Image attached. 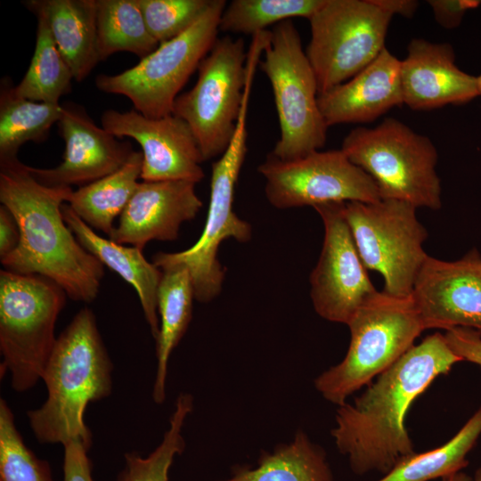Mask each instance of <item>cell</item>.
<instances>
[{
    "label": "cell",
    "mask_w": 481,
    "mask_h": 481,
    "mask_svg": "<svg viewBox=\"0 0 481 481\" xmlns=\"http://www.w3.org/2000/svg\"><path fill=\"white\" fill-rule=\"evenodd\" d=\"M460 362L444 335L434 333L412 346L353 403L338 406L330 435L355 474L384 475L416 452L405 424L409 409Z\"/></svg>",
    "instance_id": "cell-1"
},
{
    "label": "cell",
    "mask_w": 481,
    "mask_h": 481,
    "mask_svg": "<svg viewBox=\"0 0 481 481\" xmlns=\"http://www.w3.org/2000/svg\"><path fill=\"white\" fill-rule=\"evenodd\" d=\"M72 191L38 183L19 159L0 162V201L20 228L18 247L1 263L12 273L44 276L70 299L90 303L99 293L104 265L64 221L61 207Z\"/></svg>",
    "instance_id": "cell-2"
},
{
    "label": "cell",
    "mask_w": 481,
    "mask_h": 481,
    "mask_svg": "<svg viewBox=\"0 0 481 481\" xmlns=\"http://www.w3.org/2000/svg\"><path fill=\"white\" fill-rule=\"evenodd\" d=\"M112 371L96 318L84 307L56 338L42 376L45 402L27 412L38 442L64 446L75 441L89 451L92 434L85 423L86 408L110 395Z\"/></svg>",
    "instance_id": "cell-3"
},
{
    "label": "cell",
    "mask_w": 481,
    "mask_h": 481,
    "mask_svg": "<svg viewBox=\"0 0 481 481\" xmlns=\"http://www.w3.org/2000/svg\"><path fill=\"white\" fill-rule=\"evenodd\" d=\"M351 339L343 360L314 381L322 396L340 406L390 368L425 330L412 297L376 291L346 324Z\"/></svg>",
    "instance_id": "cell-4"
},
{
    "label": "cell",
    "mask_w": 481,
    "mask_h": 481,
    "mask_svg": "<svg viewBox=\"0 0 481 481\" xmlns=\"http://www.w3.org/2000/svg\"><path fill=\"white\" fill-rule=\"evenodd\" d=\"M66 297L44 276L0 271L1 374L9 372L16 392L28 391L42 379Z\"/></svg>",
    "instance_id": "cell-5"
},
{
    "label": "cell",
    "mask_w": 481,
    "mask_h": 481,
    "mask_svg": "<svg viewBox=\"0 0 481 481\" xmlns=\"http://www.w3.org/2000/svg\"><path fill=\"white\" fill-rule=\"evenodd\" d=\"M341 150L374 180L381 200L441 208L437 151L428 137L402 121L387 118L375 127H355L344 138Z\"/></svg>",
    "instance_id": "cell-6"
},
{
    "label": "cell",
    "mask_w": 481,
    "mask_h": 481,
    "mask_svg": "<svg viewBox=\"0 0 481 481\" xmlns=\"http://www.w3.org/2000/svg\"><path fill=\"white\" fill-rule=\"evenodd\" d=\"M259 61L270 81L280 126V137L271 153L293 160L319 151L328 126L318 105V86L292 20L273 27Z\"/></svg>",
    "instance_id": "cell-7"
},
{
    "label": "cell",
    "mask_w": 481,
    "mask_h": 481,
    "mask_svg": "<svg viewBox=\"0 0 481 481\" xmlns=\"http://www.w3.org/2000/svg\"><path fill=\"white\" fill-rule=\"evenodd\" d=\"M226 4L224 0H212L205 13L183 34L159 44L123 72L98 75L95 86L103 93L126 96L147 118L172 114L180 91L218 38Z\"/></svg>",
    "instance_id": "cell-8"
},
{
    "label": "cell",
    "mask_w": 481,
    "mask_h": 481,
    "mask_svg": "<svg viewBox=\"0 0 481 481\" xmlns=\"http://www.w3.org/2000/svg\"><path fill=\"white\" fill-rule=\"evenodd\" d=\"M249 99L244 98L234 135L225 151L212 164L210 199L207 221L199 240L189 249L175 253L158 252L152 263L162 270L183 265L190 273L195 299L213 300L221 291L224 269L217 253L222 241L233 238L246 242L251 239V225L234 213L235 186L247 154V116Z\"/></svg>",
    "instance_id": "cell-9"
},
{
    "label": "cell",
    "mask_w": 481,
    "mask_h": 481,
    "mask_svg": "<svg viewBox=\"0 0 481 481\" xmlns=\"http://www.w3.org/2000/svg\"><path fill=\"white\" fill-rule=\"evenodd\" d=\"M393 15L372 0H326L308 20L306 54L319 94L349 80L386 47Z\"/></svg>",
    "instance_id": "cell-10"
},
{
    "label": "cell",
    "mask_w": 481,
    "mask_h": 481,
    "mask_svg": "<svg viewBox=\"0 0 481 481\" xmlns=\"http://www.w3.org/2000/svg\"><path fill=\"white\" fill-rule=\"evenodd\" d=\"M416 208L396 200L346 201L345 216L366 269L379 272L383 291L410 297L428 255L423 249L428 232Z\"/></svg>",
    "instance_id": "cell-11"
},
{
    "label": "cell",
    "mask_w": 481,
    "mask_h": 481,
    "mask_svg": "<svg viewBox=\"0 0 481 481\" xmlns=\"http://www.w3.org/2000/svg\"><path fill=\"white\" fill-rule=\"evenodd\" d=\"M242 38H217L198 67L194 86L175 99L174 115L192 129L204 161L220 157L237 126L247 80Z\"/></svg>",
    "instance_id": "cell-12"
},
{
    "label": "cell",
    "mask_w": 481,
    "mask_h": 481,
    "mask_svg": "<svg viewBox=\"0 0 481 481\" xmlns=\"http://www.w3.org/2000/svg\"><path fill=\"white\" fill-rule=\"evenodd\" d=\"M257 170L265 180L266 199L277 208L381 200L374 180L341 149L315 151L293 160L270 152Z\"/></svg>",
    "instance_id": "cell-13"
},
{
    "label": "cell",
    "mask_w": 481,
    "mask_h": 481,
    "mask_svg": "<svg viewBox=\"0 0 481 481\" xmlns=\"http://www.w3.org/2000/svg\"><path fill=\"white\" fill-rule=\"evenodd\" d=\"M345 202L314 206L324 225L318 263L310 276L311 299L323 319L347 324L377 289L371 283L345 216Z\"/></svg>",
    "instance_id": "cell-14"
},
{
    "label": "cell",
    "mask_w": 481,
    "mask_h": 481,
    "mask_svg": "<svg viewBox=\"0 0 481 481\" xmlns=\"http://www.w3.org/2000/svg\"><path fill=\"white\" fill-rule=\"evenodd\" d=\"M102 126L118 139L132 138L142 148L143 181L183 180L200 182L204 161L197 140L181 118L170 114L159 118L143 116L136 110H107Z\"/></svg>",
    "instance_id": "cell-15"
},
{
    "label": "cell",
    "mask_w": 481,
    "mask_h": 481,
    "mask_svg": "<svg viewBox=\"0 0 481 481\" xmlns=\"http://www.w3.org/2000/svg\"><path fill=\"white\" fill-rule=\"evenodd\" d=\"M411 297L424 329L469 328L481 331V255L472 249L461 258L425 260Z\"/></svg>",
    "instance_id": "cell-16"
},
{
    "label": "cell",
    "mask_w": 481,
    "mask_h": 481,
    "mask_svg": "<svg viewBox=\"0 0 481 481\" xmlns=\"http://www.w3.org/2000/svg\"><path fill=\"white\" fill-rule=\"evenodd\" d=\"M57 126L65 143L62 161L51 168L27 166L32 176L45 186L86 185L119 169L133 151L129 142L118 141L95 125L77 104H62Z\"/></svg>",
    "instance_id": "cell-17"
},
{
    "label": "cell",
    "mask_w": 481,
    "mask_h": 481,
    "mask_svg": "<svg viewBox=\"0 0 481 481\" xmlns=\"http://www.w3.org/2000/svg\"><path fill=\"white\" fill-rule=\"evenodd\" d=\"M195 185L183 180L140 182L109 239L142 250L151 240H175L181 224L202 207Z\"/></svg>",
    "instance_id": "cell-18"
},
{
    "label": "cell",
    "mask_w": 481,
    "mask_h": 481,
    "mask_svg": "<svg viewBox=\"0 0 481 481\" xmlns=\"http://www.w3.org/2000/svg\"><path fill=\"white\" fill-rule=\"evenodd\" d=\"M400 76L404 104L413 110L466 104L479 96L477 76L459 69L448 43L412 39Z\"/></svg>",
    "instance_id": "cell-19"
},
{
    "label": "cell",
    "mask_w": 481,
    "mask_h": 481,
    "mask_svg": "<svg viewBox=\"0 0 481 481\" xmlns=\"http://www.w3.org/2000/svg\"><path fill=\"white\" fill-rule=\"evenodd\" d=\"M400 64L385 47L358 74L319 94L318 105L327 126L371 122L403 105Z\"/></svg>",
    "instance_id": "cell-20"
},
{
    "label": "cell",
    "mask_w": 481,
    "mask_h": 481,
    "mask_svg": "<svg viewBox=\"0 0 481 481\" xmlns=\"http://www.w3.org/2000/svg\"><path fill=\"white\" fill-rule=\"evenodd\" d=\"M61 212L65 223L81 246L134 287L156 341L159 333L157 293L162 272L146 260L142 249L126 247L99 235L76 215L68 203L62 205Z\"/></svg>",
    "instance_id": "cell-21"
},
{
    "label": "cell",
    "mask_w": 481,
    "mask_h": 481,
    "mask_svg": "<svg viewBox=\"0 0 481 481\" xmlns=\"http://www.w3.org/2000/svg\"><path fill=\"white\" fill-rule=\"evenodd\" d=\"M23 4L45 19L74 80H85L99 62L96 0H28Z\"/></svg>",
    "instance_id": "cell-22"
},
{
    "label": "cell",
    "mask_w": 481,
    "mask_h": 481,
    "mask_svg": "<svg viewBox=\"0 0 481 481\" xmlns=\"http://www.w3.org/2000/svg\"><path fill=\"white\" fill-rule=\"evenodd\" d=\"M160 271L157 293L159 333L156 340L157 370L152 387V399L158 404L166 399L169 358L189 326L195 298L192 280L184 266L172 265Z\"/></svg>",
    "instance_id": "cell-23"
},
{
    "label": "cell",
    "mask_w": 481,
    "mask_h": 481,
    "mask_svg": "<svg viewBox=\"0 0 481 481\" xmlns=\"http://www.w3.org/2000/svg\"><path fill=\"white\" fill-rule=\"evenodd\" d=\"M142 168L143 153L133 151L114 173L72 191L67 203L91 228L109 236L140 183Z\"/></svg>",
    "instance_id": "cell-24"
},
{
    "label": "cell",
    "mask_w": 481,
    "mask_h": 481,
    "mask_svg": "<svg viewBox=\"0 0 481 481\" xmlns=\"http://www.w3.org/2000/svg\"><path fill=\"white\" fill-rule=\"evenodd\" d=\"M220 481H334L324 450L298 430L292 441L260 456L256 468H240Z\"/></svg>",
    "instance_id": "cell-25"
},
{
    "label": "cell",
    "mask_w": 481,
    "mask_h": 481,
    "mask_svg": "<svg viewBox=\"0 0 481 481\" xmlns=\"http://www.w3.org/2000/svg\"><path fill=\"white\" fill-rule=\"evenodd\" d=\"M62 113V104H48L20 96L9 77L0 88V162L17 159L19 149L28 142L47 138Z\"/></svg>",
    "instance_id": "cell-26"
},
{
    "label": "cell",
    "mask_w": 481,
    "mask_h": 481,
    "mask_svg": "<svg viewBox=\"0 0 481 481\" xmlns=\"http://www.w3.org/2000/svg\"><path fill=\"white\" fill-rule=\"evenodd\" d=\"M159 43L150 34L137 0H96V47L99 61L118 52L141 59Z\"/></svg>",
    "instance_id": "cell-27"
},
{
    "label": "cell",
    "mask_w": 481,
    "mask_h": 481,
    "mask_svg": "<svg viewBox=\"0 0 481 481\" xmlns=\"http://www.w3.org/2000/svg\"><path fill=\"white\" fill-rule=\"evenodd\" d=\"M481 436V406L444 444L414 452L377 481H431L458 473L469 465L467 455Z\"/></svg>",
    "instance_id": "cell-28"
},
{
    "label": "cell",
    "mask_w": 481,
    "mask_h": 481,
    "mask_svg": "<svg viewBox=\"0 0 481 481\" xmlns=\"http://www.w3.org/2000/svg\"><path fill=\"white\" fill-rule=\"evenodd\" d=\"M37 19L33 56L24 77L15 86L26 99L48 104H60V99L71 91L72 72L58 50L49 27L41 16Z\"/></svg>",
    "instance_id": "cell-29"
},
{
    "label": "cell",
    "mask_w": 481,
    "mask_h": 481,
    "mask_svg": "<svg viewBox=\"0 0 481 481\" xmlns=\"http://www.w3.org/2000/svg\"><path fill=\"white\" fill-rule=\"evenodd\" d=\"M326 0H232L226 4L219 30L253 36L266 28L302 17L309 20Z\"/></svg>",
    "instance_id": "cell-30"
},
{
    "label": "cell",
    "mask_w": 481,
    "mask_h": 481,
    "mask_svg": "<svg viewBox=\"0 0 481 481\" xmlns=\"http://www.w3.org/2000/svg\"><path fill=\"white\" fill-rule=\"evenodd\" d=\"M192 410V395L181 393L160 444L146 457L135 452L126 453L125 466L118 481H168L169 469L175 458L184 451L183 428Z\"/></svg>",
    "instance_id": "cell-31"
},
{
    "label": "cell",
    "mask_w": 481,
    "mask_h": 481,
    "mask_svg": "<svg viewBox=\"0 0 481 481\" xmlns=\"http://www.w3.org/2000/svg\"><path fill=\"white\" fill-rule=\"evenodd\" d=\"M0 481H53L47 462L24 444L4 399L0 400Z\"/></svg>",
    "instance_id": "cell-32"
},
{
    "label": "cell",
    "mask_w": 481,
    "mask_h": 481,
    "mask_svg": "<svg viewBox=\"0 0 481 481\" xmlns=\"http://www.w3.org/2000/svg\"><path fill=\"white\" fill-rule=\"evenodd\" d=\"M212 0H137L151 37L162 44L190 29Z\"/></svg>",
    "instance_id": "cell-33"
},
{
    "label": "cell",
    "mask_w": 481,
    "mask_h": 481,
    "mask_svg": "<svg viewBox=\"0 0 481 481\" xmlns=\"http://www.w3.org/2000/svg\"><path fill=\"white\" fill-rule=\"evenodd\" d=\"M445 331L446 343L456 355L481 366V331L463 327Z\"/></svg>",
    "instance_id": "cell-34"
},
{
    "label": "cell",
    "mask_w": 481,
    "mask_h": 481,
    "mask_svg": "<svg viewBox=\"0 0 481 481\" xmlns=\"http://www.w3.org/2000/svg\"><path fill=\"white\" fill-rule=\"evenodd\" d=\"M427 3L436 21L447 29L459 27L467 12L481 4L478 0H428Z\"/></svg>",
    "instance_id": "cell-35"
},
{
    "label": "cell",
    "mask_w": 481,
    "mask_h": 481,
    "mask_svg": "<svg viewBox=\"0 0 481 481\" xmlns=\"http://www.w3.org/2000/svg\"><path fill=\"white\" fill-rule=\"evenodd\" d=\"M88 450L79 442L64 445L63 481H94Z\"/></svg>",
    "instance_id": "cell-36"
},
{
    "label": "cell",
    "mask_w": 481,
    "mask_h": 481,
    "mask_svg": "<svg viewBox=\"0 0 481 481\" xmlns=\"http://www.w3.org/2000/svg\"><path fill=\"white\" fill-rule=\"evenodd\" d=\"M20 228L12 212L0 206V259L4 258L18 247Z\"/></svg>",
    "instance_id": "cell-37"
},
{
    "label": "cell",
    "mask_w": 481,
    "mask_h": 481,
    "mask_svg": "<svg viewBox=\"0 0 481 481\" xmlns=\"http://www.w3.org/2000/svg\"><path fill=\"white\" fill-rule=\"evenodd\" d=\"M382 10L393 16L395 14L404 18H412L419 7L416 0H372Z\"/></svg>",
    "instance_id": "cell-38"
},
{
    "label": "cell",
    "mask_w": 481,
    "mask_h": 481,
    "mask_svg": "<svg viewBox=\"0 0 481 481\" xmlns=\"http://www.w3.org/2000/svg\"><path fill=\"white\" fill-rule=\"evenodd\" d=\"M442 481H473V477H469L468 474L460 471L441 478Z\"/></svg>",
    "instance_id": "cell-39"
},
{
    "label": "cell",
    "mask_w": 481,
    "mask_h": 481,
    "mask_svg": "<svg viewBox=\"0 0 481 481\" xmlns=\"http://www.w3.org/2000/svg\"><path fill=\"white\" fill-rule=\"evenodd\" d=\"M473 481H481V467L475 471Z\"/></svg>",
    "instance_id": "cell-40"
},
{
    "label": "cell",
    "mask_w": 481,
    "mask_h": 481,
    "mask_svg": "<svg viewBox=\"0 0 481 481\" xmlns=\"http://www.w3.org/2000/svg\"><path fill=\"white\" fill-rule=\"evenodd\" d=\"M477 86H478L479 96H481V74L477 76Z\"/></svg>",
    "instance_id": "cell-41"
}]
</instances>
